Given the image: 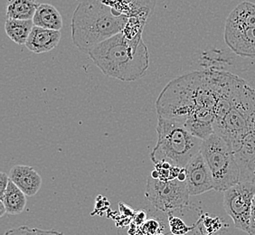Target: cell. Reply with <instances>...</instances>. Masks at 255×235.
<instances>
[{
  "instance_id": "obj_1",
  "label": "cell",
  "mask_w": 255,
  "mask_h": 235,
  "mask_svg": "<svg viewBox=\"0 0 255 235\" xmlns=\"http://www.w3.org/2000/svg\"><path fill=\"white\" fill-rule=\"evenodd\" d=\"M234 77L228 72L206 68L172 80L156 102L158 117L180 123L206 139L214 133L217 103Z\"/></svg>"
},
{
  "instance_id": "obj_2",
  "label": "cell",
  "mask_w": 255,
  "mask_h": 235,
  "mask_svg": "<svg viewBox=\"0 0 255 235\" xmlns=\"http://www.w3.org/2000/svg\"><path fill=\"white\" fill-rule=\"evenodd\" d=\"M88 54L103 74L123 82L142 78L149 67V52L142 35L128 39L121 32L96 45Z\"/></svg>"
},
{
  "instance_id": "obj_3",
  "label": "cell",
  "mask_w": 255,
  "mask_h": 235,
  "mask_svg": "<svg viewBox=\"0 0 255 235\" xmlns=\"http://www.w3.org/2000/svg\"><path fill=\"white\" fill-rule=\"evenodd\" d=\"M127 21L128 17L117 14L101 0H83L72 17V39L80 51L89 53L123 32Z\"/></svg>"
},
{
  "instance_id": "obj_4",
  "label": "cell",
  "mask_w": 255,
  "mask_h": 235,
  "mask_svg": "<svg viewBox=\"0 0 255 235\" xmlns=\"http://www.w3.org/2000/svg\"><path fill=\"white\" fill-rule=\"evenodd\" d=\"M157 144L150 154L154 164L166 161L185 168L200 153L203 139L177 121L157 117Z\"/></svg>"
},
{
  "instance_id": "obj_5",
  "label": "cell",
  "mask_w": 255,
  "mask_h": 235,
  "mask_svg": "<svg viewBox=\"0 0 255 235\" xmlns=\"http://www.w3.org/2000/svg\"><path fill=\"white\" fill-rule=\"evenodd\" d=\"M200 153L211 171L215 190L225 192L240 182V168L226 140L213 133L204 139Z\"/></svg>"
},
{
  "instance_id": "obj_6",
  "label": "cell",
  "mask_w": 255,
  "mask_h": 235,
  "mask_svg": "<svg viewBox=\"0 0 255 235\" xmlns=\"http://www.w3.org/2000/svg\"><path fill=\"white\" fill-rule=\"evenodd\" d=\"M189 193L186 181L177 178L172 180L147 178L145 197L157 210L170 215L189 205Z\"/></svg>"
},
{
  "instance_id": "obj_7",
  "label": "cell",
  "mask_w": 255,
  "mask_h": 235,
  "mask_svg": "<svg viewBox=\"0 0 255 235\" xmlns=\"http://www.w3.org/2000/svg\"><path fill=\"white\" fill-rule=\"evenodd\" d=\"M255 183L239 182L224 192V206L237 229L250 234L252 205Z\"/></svg>"
},
{
  "instance_id": "obj_8",
  "label": "cell",
  "mask_w": 255,
  "mask_h": 235,
  "mask_svg": "<svg viewBox=\"0 0 255 235\" xmlns=\"http://www.w3.org/2000/svg\"><path fill=\"white\" fill-rule=\"evenodd\" d=\"M187 173V190L190 196H200L215 190L211 171L201 153L197 154L185 167Z\"/></svg>"
},
{
  "instance_id": "obj_9",
  "label": "cell",
  "mask_w": 255,
  "mask_h": 235,
  "mask_svg": "<svg viewBox=\"0 0 255 235\" xmlns=\"http://www.w3.org/2000/svg\"><path fill=\"white\" fill-rule=\"evenodd\" d=\"M233 152L240 168V182L255 183V126L233 147Z\"/></svg>"
},
{
  "instance_id": "obj_10",
  "label": "cell",
  "mask_w": 255,
  "mask_h": 235,
  "mask_svg": "<svg viewBox=\"0 0 255 235\" xmlns=\"http://www.w3.org/2000/svg\"><path fill=\"white\" fill-rule=\"evenodd\" d=\"M224 38L226 45L238 56L244 58H255V27H225Z\"/></svg>"
},
{
  "instance_id": "obj_11",
  "label": "cell",
  "mask_w": 255,
  "mask_h": 235,
  "mask_svg": "<svg viewBox=\"0 0 255 235\" xmlns=\"http://www.w3.org/2000/svg\"><path fill=\"white\" fill-rule=\"evenodd\" d=\"M117 14L128 18L140 16L148 19L154 13L156 0H101Z\"/></svg>"
},
{
  "instance_id": "obj_12",
  "label": "cell",
  "mask_w": 255,
  "mask_h": 235,
  "mask_svg": "<svg viewBox=\"0 0 255 235\" xmlns=\"http://www.w3.org/2000/svg\"><path fill=\"white\" fill-rule=\"evenodd\" d=\"M61 36L58 30L46 29L34 25L25 45L34 54L48 53L59 44Z\"/></svg>"
},
{
  "instance_id": "obj_13",
  "label": "cell",
  "mask_w": 255,
  "mask_h": 235,
  "mask_svg": "<svg viewBox=\"0 0 255 235\" xmlns=\"http://www.w3.org/2000/svg\"><path fill=\"white\" fill-rule=\"evenodd\" d=\"M8 176L10 180L30 197L35 196L42 187V177L29 166L16 165L11 168Z\"/></svg>"
},
{
  "instance_id": "obj_14",
  "label": "cell",
  "mask_w": 255,
  "mask_h": 235,
  "mask_svg": "<svg viewBox=\"0 0 255 235\" xmlns=\"http://www.w3.org/2000/svg\"><path fill=\"white\" fill-rule=\"evenodd\" d=\"M225 27L253 28L255 27V3L245 1L236 5L228 15Z\"/></svg>"
},
{
  "instance_id": "obj_15",
  "label": "cell",
  "mask_w": 255,
  "mask_h": 235,
  "mask_svg": "<svg viewBox=\"0 0 255 235\" xmlns=\"http://www.w3.org/2000/svg\"><path fill=\"white\" fill-rule=\"evenodd\" d=\"M34 25L46 29L60 30L63 27V17L57 8L51 4H40L33 17Z\"/></svg>"
},
{
  "instance_id": "obj_16",
  "label": "cell",
  "mask_w": 255,
  "mask_h": 235,
  "mask_svg": "<svg viewBox=\"0 0 255 235\" xmlns=\"http://www.w3.org/2000/svg\"><path fill=\"white\" fill-rule=\"evenodd\" d=\"M6 209V214L10 216H17L22 214L26 206V195L10 180L5 195L0 199Z\"/></svg>"
},
{
  "instance_id": "obj_17",
  "label": "cell",
  "mask_w": 255,
  "mask_h": 235,
  "mask_svg": "<svg viewBox=\"0 0 255 235\" xmlns=\"http://www.w3.org/2000/svg\"><path fill=\"white\" fill-rule=\"evenodd\" d=\"M39 5L36 0H7L5 15L11 19L33 20Z\"/></svg>"
},
{
  "instance_id": "obj_18",
  "label": "cell",
  "mask_w": 255,
  "mask_h": 235,
  "mask_svg": "<svg viewBox=\"0 0 255 235\" xmlns=\"http://www.w3.org/2000/svg\"><path fill=\"white\" fill-rule=\"evenodd\" d=\"M34 26L33 20L7 18L5 23V34L15 44L22 45L26 43Z\"/></svg>"
},
{
  "instance_id": "obj_19",
  "label": "cell",
  "mask_w": 255,
  "mask_h": 235,
  "mask_svg": "<svg viewBox=\"0 0 255 235\" xmlns=\"http://www.w3.org/2000/svg\"><path fill=\"white\" fill-rule=\"evenodd\" d=\"M4 235H65L62 232L55 230H43L39 228H31L28 226H19L6 231Z\"/></svg>"
},
{
  "instance_id": "obj_20",
  "label": "cell",
  "mask_w": 255,
  "mask_h": 235,
  "mask_svg": "<svg viewBox=\"0 0 255 235\" xmlns=\"http://www.w3.org/2000/svg\"><path fill=\"white\" fill-rule=\"evenodd\" d=\"M168 222H169L171 234L175 235H185L188 232L195 229V227H196V226L188 227L180 218L171 216L170 215H169Z\"/></svg>"
},
{
  "instance_id": "obj_21",
  "label": "cell",
  "mask_w": 255,
  "mask_h": 235,
  "mask_svg": "<svg viewBox=\"0 0 255 235\" xmlns=\"http://www.w3.org/2000/svg\"><path fill=\"white\" fill-rule=\"evenodd\" d=\"M9 176L5 172L0 173V199L5 195V190L9 184Z\"/></svg>"
},
{
  "instance_id": "obj_22",
  "label": "cell",
  "mask_w": 255,
  "mask_h": 235,
  "mask_svg": "<svg viewBox=\"0 0 255 235\" xmlns=\"http://www.w3.org/2000/svg\"><path fill=\"white\" fill-rule=\"evenodd\" d=\"M249 235H255V195L252 205V213H251V228Z\"/></svg>"
},
{
  "instance_id": "obj_23",
  "label": "cell",
  "mask_w": 255,
  "mask_h": 235,
  "mask_svg": "<svg viewBox=\"0 0 255 235\" xmlns=\"http://www.w3.org/2000/svg\"><path fill=\"white\" fill-rule=\"evenodd\" d=\"M5 214H6L5 205L3 202L0 201V217H3Z\"/></svg>"
},
{
  "instance_id": "obj_24",
  "label": "cell",
  "mask_w": 255,
  "mask_h": 235,
  "mask_svg": "<svg viewBox=\"0 0 255 235\" xmlns=\"http://www.w3.org/2000/svg\"></svg>"
}]
</instances>
